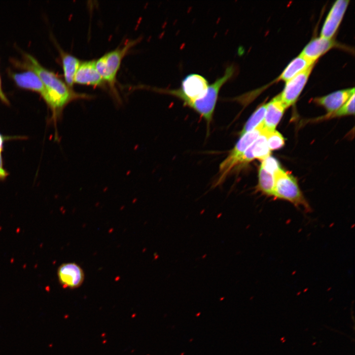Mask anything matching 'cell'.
I'll use <instances>...</instances> for the list:
<instances>
[{"label": "cell", "mask_w": 355, "mask_h": 355, "mask_svg": "<svg viewBox=\"0 0 355 355\" xmlns=\"http://www.w3.org/2000/svg\"><path fill=\"white\" fill-rule=\"evenodd\" d=\"M25 56L27 61L26 68L38 75L47 91L45 102L51 111V120L55 126L69 104L74 101L91 99L93 97L89 94L74 91L54 72L42 66L34 57L29 54Z\"/></svg>", "instance_id": "1"}, {"label": "cell", "mask_w": 355, "mask_h": 355, "mask_svg": "<svg viewBox=\"0 0 355 355\" xmlns=\"http://www.w3.org/2000/svg\"><path fill=\"white\" fill-rule=\"evenodd\" d=\"M139 39L131 40L121 47L108 52L96 60L97 70L104 81L106 83L116 97L115 91L116 75L120 68L122 59L130 49L138 43Z\"/></svg>", "instance_id": "2"}, {"label": "cell", "mask_w": 355, "mask_h": 355, "mask_svg": "<svg viewBox=\"0 0 355 355\" xmlns=\"http://www.w3.org/2000/svg\"><path fill=\"white\" fill-rule=\"evenodd\" d=\"M209 83L204 76L197 73L187 75L178 89H164L153 87L151 89L159 93L173 96L181 100L183 105L188 106L202 98L206 93Z\"/></svg>", "instance_id": "3"}, {"label": "cell", "mask_w": 355, "mask_h": 355, "mask_svg": "<svg viewBox=\"0 0 355 355\" xmlns=\"http://www.w3.org/2000/svg\"><path fill=\"white\" fill-rule=\"evenodd\" d=\"M273 196L286 200L296 207L303 208L306 212L311 208L301 191L295 178L281 169L274 175Z\"/></svg>", "instance_id": "4"}, {"label": "cell", "mask_w": 355, "mask_h": 355, "mask_svg": "<svg viewBox=\"0 0 355 355\" xmlns=\"http://www.w3.org/2000/svg\"><path fill=\"white\" fill-rule=\"evenodd\" d=\"M236 68L232 64L225 69L224 74L210 84L205 95L188 106L201 115L209 123L212 119L219 91L222 86L235 74Z\"/></svg>", "instance_id": "5"}, {"label": "cell", "mask_w": 355, "mask_h": 355, "mask_svg": "<svg viewBox=\"0 0 355 355\" xmlns=\"http://www.w3.org/2000/svg\"><path fill=\"white\" fill-rule=\"evenodd\" d=\"M263 130V122L253 130L246 133L239 140L229 154L219 166L216 184L221 183L236 167L237 163L247 149L259 137Z\"/></svg>", "instance_id": "6"}, {"label": "cell", "mask_w": 355, "mask_h": 355, "mask_svg": "<svg viewBox=\"0 0 355 355\" xmlns=\"http://www.w3.org/2000/svg\"><path fill=\"white\" fill-rule=\"evenodd\" d=\"M314 66H311L285 82L284 89L278 95L286 108L296 102L307 83Z\"/></svg>", "instance_id": "7"}, {"label": "cell", "mask_w": 355, "mask_h": 355, "mask_svg": "<svg viewBox=\"0 0 355 355\" xmlns=\"http://www.w3.org/2000/svg\"><path fill=\"white\" fill-rule=\"evenodd\" d=\"M349 0H337L329 10L322 27L320 36L332 38L337 32L349 3Z\"/></svg>", "instance_id": "8"}, {"label": "cell", "mask_w": 355, "mask_h": 355, "mask_svg": "<svg viewBox=\"0 0 355 355\" xmlns=\"http://www.w3.org/2000/svg\"><path fill=\"white\" fill-rule=\"evenodd\" d=\"M57 277L63 288L73 289L82 284L85 276L80 266L74 262H68L62 264L59 267Z\"/></svg>", "instance_id": "9"}, {"label": "cell", "mask_w": 355, "mask_h": 355, "mask_svg": "<svg viewBox=\"0 0 355 355\" xmlns=\"http://www.w3.org/2000/svg\"><path fill=\"white\" fill-rule=\"evenodd\" d=\"M74 83L105 87L106 83L97 70L96 60L81 62L74 76Z\"/></svg>", "instance_id": "10"}, {"label": "cell", "mask_w": 355, "mask_h": 355, "mask_svg": "<svg viewBox=\"0 0 355 355\" xmlns=\"http://www.w3.org/2000/svg\"><path fill=\"white\" fill-rule=\"evenodd\" d=\"M343 47L333 38H326L321 36L312 39L303 48L300 54L308 60L313 62L324 55L331 49L335 47Z\"/></svg>", "instance_id": "11"}, {"label": "cell", "mask_w": 355, "mask_h": 355, "mask_svg": "<svg viewBox=\"0 0 355 355\" xmlns=\"http://www.w3.org/2000/svg\"><path fill=\"white\" fill-rule=\"evenodd\" d=\"M354 94L355 88H348L316 98L313 102L323 107L327 111V114H330L339 109Z\"/></svg>", "instance_id": "12"}, {"label": "cell", "mask_w": 355, "mask_h": 355, "mask_svg": "<svg viewBox=\"0 0 355 355\" xmlns=\"http://www.w3.org/2000/svg\"><path fill=\"white\" fill-rule=\"evenodd\" d=\"M16 84L21 88L38 93L44 101L47 97V91L38 75L31 70L20 73L11 74Z\"/></svg>", "instance_id": "13"}, {"label": "cell", "mask_w": 355, "mask_h": 355, "mask_svg": "<svg viewBox=\"0 0 355 355\" xmlns=\"http://www.w3.org/2000/svg\"><path fill=\"white\" fill-rule=\"evenodd\" d=\"M286 108L278 95L266 104V111L263 121V131L270 132L275 130V128Z\"/></svg>", "instance_id": "14"}, {"label": "cell", "mask_w": 355, "mask_h": 355, "mask_svg": "<svg viewBox=\"0 0 355 355\" xmlns=\"http://www.w3.org/2000/svg\"><path fill=\"white\" fill-rule=\"evenodd\" d=\"M269 149L263 130L259 137L247 149L238 161L237 166L244 165L254 159L262 161L270 156Z\"/></svg>", "instance_id": "15"}, {"label": "cell", "mask_w": 355, "mask_h": 355, "mask_svg": "<svg viewBox=\"0 0 355 355\" xmlns=\"http://www.w3.org/2000/svg\"><path fill=\"white\" fill-rule=\"evenodd\" d=\"M316 63L308 60L299 54L287 65L281 74L273 82L280 81L286 82L298 73L315 65Z\"/></svg>", "instance_id": "16"}, {"label": "cell", "mask_w": 355, "mask_h": 355, "mask_svg": "<svg viewBox=\"0 0 355 355\" xmlns=\"http://www.w3.org/2000/svg\"><path fill=\"white\" fill-rule=\"evenodd\" d=\"M65 83L71 88L74 84L75 73L81 62L76 57L60 50Z\"/></svg>", "instance_id": "17"}, {"label": "cell", "mask_w": 355, "mask_h": 355, "mask_svg": "<svg viewBox=\"0 0 355 355\" xmlns=\"http://www.w3.org/2000/svg\"><path fill=\"white\" fill-rule=\"evenodd\" d=\"M258 189L263 193L273 196L274 187V175L260 166L258 172Z\"/></svg>", "instance_id": "18"}, {"label": "cell", "mask_w": 355, "mask_h": 355, "mask_svg": "<svg viewBox=\"0 0 355 355\" xmlns=\"http://www.w3.org/2000/svg\"><path fill=\"white\" fill-rule=\"evenodd\" d=\"M266 108V104L263 103L256 108L245 124L240 133L241 136L253 130L263 122Z\"/></svg>", "instance_id": "19"}, {"label": "cell", "mask_w": 355, "mask_h": 355, "mask_svg": "<svg viewBox=\"0 0 355 355\" xmlns=\"http://www.w3.org/2000/svg\"><path fill=\"white\" fill-rule=\"evenodd\" d=\"M263 132L265 135L267 144L270 150L279 149L284 144V138L279 132L276 130L270 132Z\"/></svg>", "instance_id": "20"}, {"label": "cell", "mask_w": 355, "mask_h": 355, "mask_svg": "<svg viewBox=\"0 0 355 355\" xmlns=\"http://www.w3.org/2000/svg\"><path fill=\"white\" fill-rule=\"evenodd\" d=\"M355 113V94L337 111L330 114H327L325 118L333 117H339Z\"/></svg>", "instance_id": "21"}, {"label": "cell", "mask_w": 355, "mask_h": 355, "mask_svg": "<svg viewBox=\"0 0 355 355\" xmlns=\"http://www.w3.org/2000/svg\"><path fill=\"white\" fill-rule=\"evenodd\" d=\"M260 166L273 175L281 169L279 161L274 157L270 156L262 160Z\"/></svg>", "instance_id": "22"}, {"label": "cell", "mask_w": 355, "mask_h": 355, "mask_svg": "<svg viewBox=\"0 0 355 355\" xmlns=\"http://www.w3.org/2000/svg\"><path fill=\"white\" fill-rule=\"evenodd\" d=\"M0 152V180H4L8 175V172L3 168V161Z\"/></svg>", "instance_id": "23"}, {"label": "cell", "mask_w": 355, "mask_h": 355, "mask_svg": "<svg viewBox=\"0 0 355 355\" xmlns=\"http://www.w3.org/2000/svg\"><path fill=\"white\" fill-rule=\"evenodd\" d=\"M0 100L5 104L8 105L9 104V101L5 96L4 93L3 92L2 88H1V79L0 77Z\"/></svg>", "instance_id": "24"}, {"label": "cell", "mask_w": 355, "mask_h": 355, "mask_svg": "<svg viewBox=\"0 0 355 355\" xmlns=\"http://www.w3.org/2000/svg\"><path fill=\"white\" fill-rule=\"evenodd\" d=\"M5 138L4 137L0 134V152L1 153L3 148V143L4 142Z\"/></svg>", "instance_id": "25"}]
</instances>
